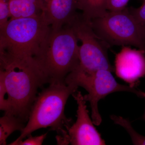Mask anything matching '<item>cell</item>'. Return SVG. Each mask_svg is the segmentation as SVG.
<instances>
[{"mask_svg":"<svg viewBox=\"0 0 145 145\" xmlns=\"http://www.w3.org/2000/svg\"><path fill=\"white\" fill-rule=\"evenodd\" d=\"M142 1H143V0H142Z\"/></svg>","mask_w":145,"mask_h":145,"instance_id":"obj_20","label":"cell"},{"mask_svg":"<svg viewBox=\"0 0 145 145\" xmlns=\"http://www.w3.org/2000/svg\"><path fill=\"white\" fill-rule=\"evenodd\" d=\"M68 24L71 27L78 40L81 42L79 46V64L77 68L87 74H91L101 69L114 71L107 52L109 46L95 33L90 20L86 19L82 13H77Z\"/></svg>","mask_w":145,"mask_h":145,"instance_id":"obj_6","label":"cell"},{"mask_svg":"<svg viewBox=\"0 0 145 145\" xmlns=\"http://www.w3.org/2000/svg\"><path fill=\"white\" fill-rule=\"evenodd\" d=\"M129 0H107L106 8L108 11H117L123 10Z\"/></svg>","mask_w":145,"mask_h":145,"instance_id":"obj_18","label":"cell"},{"mask_svg":"<svg viewBox=\"0 0 145 145\" xmlns=\"http://www.w3.org/2000/svg\"><path fill=\"white\" fill-rule=\"evenodd\" d=\"M72 96L77 102V119L72 125H67L56 136L58 145H104L105 140L94 126L93 121L88 114L81 91L77 90Z\"/></svg>","mask_w":145,"mask_h":145,"instance_id":"obj_8","label":"cell"},{"mask_svg":"<svg viewBox=\"0 0 145 145\" xmlns=\"http://www.w3.org/2000/svg\"><path fill=\"white\" fill-rule=\"evenodd\" d=\"M20 118L12 115L5 114L0 118V145H6L7 140L14 131H21L25 125Z\"/></svg>","mask_w":145,"mask_h":145,"instance_id":"obj_13","label":"cell"},{"mask_svg":"<svg viewBox=\"0 0 145 145\" xmlns=\"http://www.w3.org/2000/svg\"><path fill=\"white\" fill-rule=\"evenodd\" d=\"M11 18L8 0H0V27L7 23Z\"/></svg>","mask_w":145,"mask_h":145,"instance_id":"obj_15","label":"cell"},{"mask_svg":"<svg viewBox=\"0 0 145 145\" xmlns=\"http://www.w3.org/2000/svg\"><path fill=\"white\" fill-rule=\"evenodd\" d=\"M51 29L43 14L10 18L0 27V58L37 61Z\"/></svg>","mask_w":145,"mask_h":145,"instance_id":"obj_2","label":"cell"},{"mask_svg":"<svg viewBox=\"0 0 145 145\" xmlns=\"http://www.w3.org/2000/svg\"><path fill=\"white\" fill-rule=\"evenodd\" d=\"M90 22L95 33L109 46H134L145 52V28L128 8L107 11L103 16Z\"/></svg>","mask_w":145,"mask_h":145,"instance_id":"obj_5","label":"cell"},{"mask_svg":"<svg viewBox=\"0 0 145 145\" xmlns=\"http://www.w3.org/2000/svg\"><path fill=\"white\" fill-rule=\"evenodd\" d=\"M110 118L115 124L123 127L125 129L131 137L133 144L145 145V136L137 133L133 129L130 122L128 119L114 115H111Z\"/></svg>","mask_w":145,"mask_h":145,"instance_id":"obj_14","label":"cell"},{"mask_svg":"<svg viewBox=\"0 0 145 145\" xmlns=\"http://www.w3.org/2000/svg\"><path fill=\"white\" fill-rule=\"evenodd\" d=\"M78 87L64 82L52 83L38 93L31 106L27 124L20 135L13 142L23 140L40 129L51 128L57 133L70 124L65 116V108L69 97Z\"/></svg>","mask_w":145,"mask_h":145,"instance_id":"obj_3","label":"cell"},{"mask_svg":"<svg viewBox=\"0 0 145 145\" xmlns=\"http://www.w3.org/2000/svg\"><path fill=\"white\" fill-rule=\"evenodd\" d=\"M77 9L82 11L83 16L87 20L100 18L105 15L107 10V0H75Z\"/></svg>","mask_w":145,"mask_h":145,"instance_id":"obj_12","label":"cell"},{"mask_svg":"<svg viewBox=\"0 0 145 145\" xmlns=\"http://www.w3.org/2000/svg\"><path fill=\"white\" fill-rule=\"evenodd\" d=\"M115 71L117 77L135 88L139 79L145 77V52L126 46L117 54Z\"/></svg>","mask_w":145,"mask_h":145,"instance_id":"obj_9","label":"cell"},{"mask_svg":"<svg viewBox=\"0 0 145 145\" xmlns=\"http://www.w3.org/2000/svg\"><path fill=\"white\" fill-rule=\"evenodd\" d=\"M111 71L101 69L91 74L75 72L71 73L69 80L77 86L84 88L88 92L84 96L86 101L90 103L91 117L94 124L99 126L102 118L98 109V103L110 93L118 91L132 92L138 96L139 91L135 88L119 84L113 77Z\"/></svg>","mask_w":145,"mask_h":145,"instance_id":"obj_7","label":"cell"},{"mask_svg":"<svg viewBox=\"0 0 145 145\" xmlns=\"http://www.w3.org/2000/svg\"><path fill=\"white\" fill-rule=\"evenodd\" d=\"M47 133L42 134L39 136H32L31 135L28 136V138L26 140H23L10 143V145H41L46 138Z\"/></svg>","mask_w":145,"mask_h":145,"instance_id":"obj_16","label":"cell"},{"mask_svg":"<svg viewBox=\"0 0 145 145\" xmlns=\"http://www.w3.org/2000/svg\"><path fill=\"white\" fill-rule=\"evenodd\" d=\"M11 18H29L42 15L43 0H8Z\"/></svg>","mask_w":145,"mask_h":145,"instance_id":"obj_11","label":"cell"},{"mask_svg":"<svg viewBox=\"0 0 145 145\" xmlns=\"http://www.w3.org/2000/svg\"><path fill=\"white\" fill-rule=\"evenodd\" d=\"M138 96L140 97H143V98H145V92H143V91H139V94H138ZM144 118L145 119V114L144 116Z\"/></svg>","mask_w":145,"mask_h":145,"instance_id":"obj_19","label":"cell"},{"mask_svg":"<svg viewBox=\"0 0 145 145\" xmlns=\"http://www.w3.org/2000/svg\"><path fill=\"white\" fill-rule=\"evenodd\" d=\"M50 81L35 59L0 58V109L27 121L38 89Z\"/></svg>","mask_w":145,"mask_h":145,"instance_id":"obj_1","label":"cell"},{"mask_svg":"<svg viewBox=\"0 0 145 145\" xmlns=\"http://www.w3.org/2000/svg\"><path fill=\"white\" fill-rule=\"evenodd\" d=\"M43 14L52 30L62 28L69 23L77 14L75 0H43Z\"/></svg>","mask_w":145,"mask_h":145,"instance_id":"obj_10","label":"cell"},{"mask_svg":"<svg viewBox=\"0 0 145 145\" xmlns=\"http://www.w3.org/2000/svg\"><path fill=\"white\" fill-rule=\"evenodd\" d=\"M69 25L51 31L43 44L37 60L50 83L64 82L79 64V46Z\"/></svg>","mask_w":145,"mask_h":145,"instance_id":"obj_4","label":"cell"},{"mask_svg":"<svg viewBox=\"0 0 145 145\" xmlns=\"http://www.w3.org/2000/svg\"><path fill=\"white\" fill-rule=\"evenodd\" d=\"M130 13L136 20L145 28V0H143L142 5L137 8H128Z\"/></svg>","mask_w":145,"mask_h":145,"instance_id":"obj_17","label":"cell"}]
</instances>
